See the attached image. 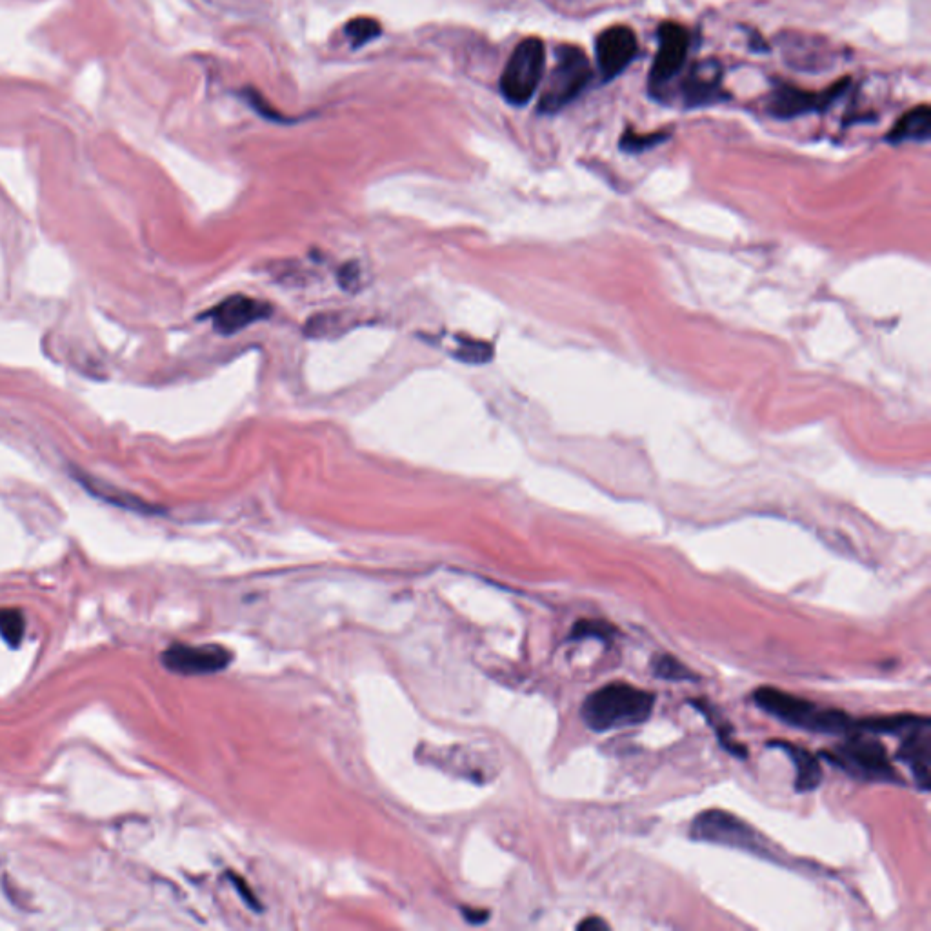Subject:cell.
Listing matches in <instances>:
<instances>
[{"instance_id":"cell-1","label":"cell","mask_w":931,"mask_h":931,"mask_svg":"<svg viewBox=\"0 0 931 931\" xmlns=\"http://www.w3.org/2000/svg\"><path fill=\"white\" fill-rule=\"evenodd\" d=\"M655 706L651 691L624 682L606 684L590 693L582 704L581 717L591 731L606 733L639 726L648 721Z\"/></svg>"},{"instance_id":"cell-2","label":"cell","mask_w":931,"mask_h":931,"mask_svg":"<svg viewBox=\"0 0 931 931\" xmlns=\"http://www.w3.org/2000/svg\"><path fill=\"white\" fill-rule=\"evenodd\" d=\"M753 702L771 717L797 730L844 737L855 733V719H851L846 711L822 708L815 702L799 699L777 688H759L753 693Z\"/></svg>"},{"instance_id":"cell-3","label":"cell","mask_w":931,"mask_h":931,"mask_svg":"<svg viewBox=\"0 0 931 931\" xmlns=\"http://www.w3.org/2000/svg\"><path fill=\"white\" fill-rule=\"evenodd\" d=\"M848 739L831 751H821L822 757L833 766L846 771L857 781L904 784L899 771L893 768L888 751L881 742L864 737V733H850Z\"/></svg>"},{"instance_id":"cell-4","label":"cell","mask_w":931,"mask_h":931,"mask_svg":"<svg viewBox=\"0 0 931 931\" xmlns=\"http://www.w3.org/2000/svg\"><path fill=\"white\" fill-rule=\"evenodd\" d=\"M690 833L691 839L695 841L748 851L759 857H768L771 861L777 859L770 842L748 822L742 821L730 811H702L691 822Z\"/></svg>"},{"instance_id":"cell-5","label":"cell","mask_w":931,"mask_h":931,"mask_svg":"<svg viewBox=\"0 0 931 931\" xmlns=\"http://www.w3.org/2000/svg\"><path fill=\"white\" fill-rule=\"evenodd\" d=\"M555 55L557 64L551 71L539 99V111L544 115H553L564 110L586 90L593 77L590 61L581 48L562 44L555 51Z\"/></svg>"},{"instance_id":"cell-6","label":"cell","mask_w":931,"mask_h":931,"mask_svg":"<svg viewBox=\"0 0 931 931\" xmlns=\"http://www.w3.org/2000/svg\"><path fill=\"white\" fill-rule=\"evenodd\" d=\"M544 68L546 48L541 39L530 37L517 44L502 71L501 93L504 99L515 106L528 104L541 84Z\"/></svg>"},{"instance_id":"cell-7","label":"cell","mask_w":931,"mask_h":931,"mask_svg":"<svg viewBox=\"0 0 931 931\" xmlns=\"http://www.w3.org/2000/svg\"><path fill=\"white\" fill-rule=\"evenodd\" d=\"M161 661L164 668L171 673L210 675L226 670L233 661V655L230 650L217 644H173L168 650L162 651Z\"/></svg>"},{"instance_id":"cell-8","label":"cell","mask_w":931,"mask_h":931,"mask_svg":"<svg viewBox=\"0 0 931 931\" xmlns=\"http://www.w3.org/2000/svg\"><path fill=\"white\" fill-rule=\"evenodd\" d=\"M690 51V35L675 22H664L659 28V51L650 71L651 91H659L673 81L682 68Z\"/></svg>"},{"instance_id":"cell-9","label":"cell","mask_w":931,"mask_h":931,"mask_svg":"<svg viewBox=\"0 0 931 931\" xmlns=\"http://www.w3.org/2000/svg\"><path fill=\"white\" fill-rule=\"evenodd\" d=\"M637 53L639 44L631 28L611 26L602 31L595 41V55L602 81H613L619 77L637 57Z\"/></svg>"},{"instance_id":"cell-10","label":"cell","mask_w":931,"mask_h":931,"mask_svg":"<svg viewBox=\"0 0 931 931\" xmlns=\"http://www.w3.org/2000/svg\"><path fill=\"white\" fill-rule=\"evenodd\" d=\"M270 315V304L248 295H231L206 313V317L213 322V328L221 335L239 333L255 322L268 319Z\"/></svg>"},{"instance_id":"cell-11","label":"cell","mask_w":931,"mask_h":931,"mask_svg":"<svg viewBox=\"0 0 931 931\" xmlns=\"http://www.w3.org/2000/svg\"><path fill=\"white\" fill-rule=\"evenodd\" d=\"M897 759L910 768L917 788L930 791L931 786V721L924 717L917 726L901 735Z\"/></svg>"},{"instance_id":"cell-12","label":"cell","mask_w":931,"mask_h":931,"mask_svg":"<svg viewBox=\"0 0 931 931\" xmlns=\"http://www.w3.org/2000/svg\"><path fill=\"white\" fill-rule=\"evenodd\" d=\"M846 82L848 81H841L822 93L799 90L793 86H781L771 95L770 113L779 119H793V117L813 113V111H822L828 108L842 91L846 90Z\"/></svg>"},{"instance_id":"cell-13","label":"cell","mask_w":931,"mask_h":931,"mask_svg":"<svg viewBox=\"0 0 931 931\" xmlns=\"http://www.w3.org/2000/svg\"><path fill=\"white\" fill-rule=\"evenodd\" d=\"M768 748L784 751L790 757V761L795 766V791L797 793H810L821 786V762L813 753L788 741H770Z\"/></svg>"},{"instance_id":"cell-14","label":"cell","mask_w":931,"mask_h":931,"mask_svg":"<svg viewBox=\"0 0 931 931\" xmlns=\"http://www.w3.org/2000/svg\"><path fill=\"white\" fill-rule=\"evenodd\" d=\"M721 79L722 70L719 62L706 61L693 66V70L688 73L686 81L682 84L684 101L691 106L715 101L717 93L721 91Z\"/></svg>"},{"instance_id":"cell-15","label":"cell","mask_w":931,"mask_h":931,"mask_svg":"<svg viewBox=\"0 0 931 931\" xmlns=\"http://www.w3.org/2000/svg\"><path fill=\"white\" fill-rule=\"evenodd\" d=\"M931 135V110L928 104H921L917 108L904 113L895 126L891 128L886 141L891 144L902 142H928Z\"/></svg>"},{"instance_id":"cell-16","label":"cell","mask_w":931,"mask_h":931,"mask_svg":"<svg viewBox=\"0 0 931 931\" xmlns=\"http://www.w3.org/2000/svg\"><path fill=\"white\" fill-rule=\"evenodd\" d=\"M77 479H79V482H81L86 490L90 491L93 497L110 502V504H115V506H119V508L139 511V513H157V511H159L155 506H150L148 502L142 501V499L135 497V495H130V493L119 490V488H115V486H108V484H104V482L99 481V479H93L88 473H77Z\"/></svg>"},{"instance_id":"cell-17","label":"cell","mask_w":931,"mask_h":931,"mask_svg":"<svg viewBox=\"0 0 931 931\" xmlns=\"http://www.w3.org/2000/svg\"><path fill=\"white\" fill-rule=\"evenodd\" d=\"M690 704L695 710L706 717V721L710 722L711 730L715 731V735H717V739L721 742L724 750L730 751L731 755H735L737 759H748V750H746V746L741 744V742L735 741V737H733V728H731L730 722H726L722 719L721 713L717 711V708H715L713 704L704 701V699H693V701H690Z\"/></svg>"},{"instance_id":"cell-18","label":"cell","mask_w":931,"mask_h":931,"mask_svg":"<svg viewBox=\"0 0 931 931\" xmlns=\"http://www.w3.org/2000/svg\"><path fill=\"white\" fill-rule=\"evenodd\" d=\"M651 671H653V675H655L657 679H661V681H699V677H697L684 662L679 661V659L673 657V655H668V653H662V655H657V657L651 659Z\"/></svg>"},{"instance_id":"cell-19","label":"cell","mask_w":931,"mask_h":931,"mask_svg":"<svg viewBox=\"0 0 931 931\" xmlns=\"http://www.w3.org/2000/svg\"><path fill=\"white\" fill-rule=\"evenodd\" d=\"M617 635V628L606 621H597V619H582L575 622L573 630L570 633V641H586V639H595L610 646Z\"/></svg>"},{"instance_id":"cell-20","label":"cell","mask_w":931,"mask_h":931,"mask_svg":"<svg viewBox=\"0 0 931 931\" xmlns=\"http://www.w3.org/2000/svg\"><path fill=\"white\" fill-rule=\"evenodd\" d=\"M26 633V619L21 611L13 608L0 610V637L11 648H19Z\"/></svg>"},{"instance_id":"cell-21","label":"cell","mask_w":931,"mask_h":931,"mask_svg":"<svg viewBox=\"0 0 931 931\" xmlns=\"http://www.w3.org/2000/svg\"><path fill=\"white\" fill-rule=\"evenodd\" d=\"M453 355L455 359L466 362V364H484V362L491 361L493 348L490 342L457 337V351Z\"/></svg>"},{"instance_id":"cell-22","label":"cell","mask_w":931,"mask_h":931,"mask_svg":"<svg viewBox=\"0 0 931 931\" xmlns=\"http://www.w3.org/2000/svg\"><path fill=\"white\" fill-rule=\"evenodd\" d=\"M344 326V317L342 315H335V313H324V315H317V317H311L308 324H306V335L311 337V339H326V337H333L337 333H341V328Z\"/></svg>"},{"instance_id":"cell-23","label":"cell","mask_w":931,"mask_h":931,"mask_svg":"<svg viewBox=\"0 0 931 931\" xmlns=\"http://www.w3.org/2000/svg\"><path fill=\"white\" fill-rule=\"evenodd\" d=\"M346 35L350 37L355 46H362L381 35V24L370 17H359V19L348 22Z\"/></svg>"},{"instance_id":"cell-24","label":"cell","mask_w":931,"mask_h":931,"mask_svg":"<svg viewBox=\"0 0 931 931\" xmlns=\"http://www.w3.org/2000/svg\"><path fill=\"white\" fill-rule=\"evenodd\" d=\"M668 135L666 133H651V135H635V133H624L622 137V148L628 151H641L651 148L655 144L664 141Z\"/></svg>"},{"instance_id":"cell-25","label":"cell","mask_w":931,"mask_h":931,"mask_svg":"<svg viewBox=\"0 0 931 931\" xmlns=\"http://www.w3.org/2000/svg\"><path fill=\"white\" fill-rule=\"evenodd\" d=\"M359 275H361V270H359L357 264H346L344 268H341V273H339L341 288H346V290H357Z\"/></svg>"},{"instance_id":"cell-26","label":"cell","mask_w":931,"mask_h":931,"mask_svg":"<svg viewBox=\"0 0 931 931\" xmlns=\"http://www.w3.org/2000/svg\"><path fill=\"white\" fill-rule=\"evenodd\" d=\"M231 881H233V884L237 886V891L241 893L242 899H244L246 904H250L251 908H257V910L261 908V906H259V901H257V897H253V895L250 893V890H248L246 882L242 881V879H239V877H231Z\"/></svg>"},{"instance_id":"cell-27","label":"cell","mask_w":931,"mask_h":931,"mask_svg":"<svg viewBox=\"0 0 931 931\" xmlns=\"http://www.w3.org/2000/svg\"><path fill=\"white\" fill-rule=\"evenodd\" d=\"M577 930L582 931H601V930H610V924L606 921H602L601 917H588L586 921H582Z\"/></svg>"}]
</instances>
